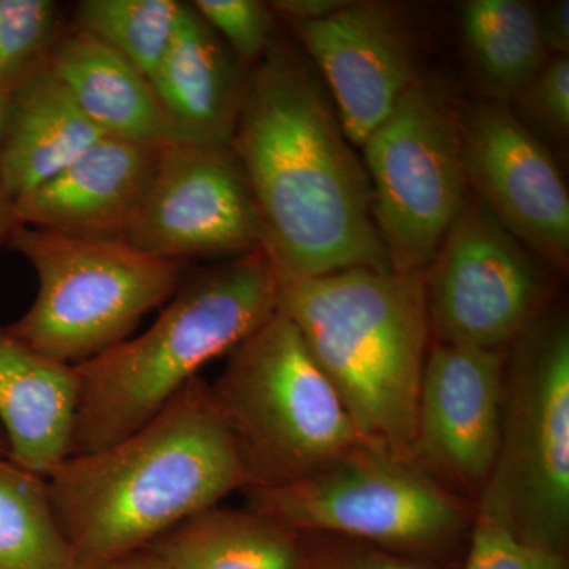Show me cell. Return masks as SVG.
<instances>
[{"label": "cell", "instance_id": "6da1fadb", "mask_svg": "<svg viewBox=\"0 0 569 569\" xmlns=\"http://www.w3.org/2000/svg\"><path fill=\"white\" fill-rule=\"evenodd\" d=\"M230 146L279 282L347 269L392 271L365 163L309 66L279 33L250 69Z\"/></svg>", "mask_w": 569, "mask_h": 569}, {"label": "cell", "instance_id": "7a4b0ae2", "mask_svg": "<svg viewBox=\"0 0 569 569\" xmlns=\"http://www.w3.org/2000/svg\"><path fill=\"white\" fill-rule=\"evenodd\" d=\"M44 479L54 518L84 569L148 549L249 488L200 377L148 425L100 451L70 456Z\"/></svg>", "mask_w": 569, "mask_h": 569}, {"label": "cell", "instance_id": "3957f363", "mask_svg": "<svg viewBox=\"0 0 569 569\" xmlns=\"http://www.w3.org/2000/svg\"><path fill=\"white\" fill-rule=\"evenodd\" d=\"M277 309L298 329L361 440L411 460L432 337L425 274L347 269L288 280L279 282Z\"/></svg>", "mask_w": 569, "mask_h": 569}, {"label": "cell", "instance_id": "277c9868", "mask_svg": "<svg viewBox=\"0 0 569 569\" xmlns=\"http://www.w3.org/2000/svg\"><path fill=\"white\" fill-rule=\"evenodd\" d=\"M277 305L279 279L263 249L187 272L151 328L74 367L70 456L100 451L148 425L206 365L274 316Z\"/></svg>", "mask_w": 569, "mask_h": 569}, {"label": "cell", "instance_id": "5b68a950", "mask_svg": "<svg viewBox=\"0 0 569 569\" xmlns=\"http://www.w3.org/2000/svg\"><path fill=\"white\" fill-rule=\"evenodd\" d=\"M208 388L247 489L291 485L365 443L331 381L279 309L228 355Z\"/></svg>", "mask_w": 569, "mask_h": 569}, {"label": "cell", "instance_id": "8992f818", "mask_svg": "<svg viewBox=\"0 0 569 569\" xmlns=\"http://www.w3.org/2000/svg\"><path fill=\"white\" fill-rule=\"evenodd\" d=\"M244 493L247 509L296 533L358 539L448 568L475 520L473 505L417 463L367 443L291 485Z\"/></svg>", "mask_w": 569, "mask_h": 569}, {"label": "cell", "instance_id": "52a82bcc", "mask_svg": "<svg viewBox=\"0 0 569 569\" xmlns=\"http://www.w3.org/2000/svg\"><path fill=\"white\" fill-rule=\"evenodd\" d=\"M475 511L568 556L569 323L542 312L507 348L500 443Z\"/></svg>", "mask_w": 569, "mask_h": 569}, {"label": "cell", "instance_id": "ba28073f", "mask_svg": "<svg viewBox=\"0 0 569 569\" xmlns=\"http://www.w3.org/2000/svg\"><path fill=\"white\" fill-rule=\"evenodd\" d=\"M7 247L32 266L39 282L32 306L7 328L71 367L130 339L187 274L183 261L151 257L122 239L74 238L20 224Z\"/></svg>", "mask_w": 569, "mask_h": 569}, {"label": "cell", "instance_id": "9c48e42d", "mask_svg": "<svg viewBox=\"0 0 569 569\" xmlns=\"http://www.w3.org/2000/svg\"><path fill=\"white\" fill-rule=\"evenodd\" d=\"M361 148L391 269L425 274L468 198L459 123L417 82Z\"/></svg>", "mask_w": 569, "mask_h": 569}, {"label": "cell", "instance_id": "30bf717a", "mask_svg": "<svg viewBox=\"0 0 569 569\" xmlns=\"http://www.w3.org/2000/svg\"><path fill=\"white\" fill-rule=\"evenodd\" d=\"M539 261L477 197L467 198L425 272L436 342L511 346L545 312Z\"/></svg>", "mask_w": 569, "mask_h": 569}, {"label": "cell", "instance_id": "8fae6325", "mask_svg": "<svg viewBox=\"0 0 569 569\" xmlns=\"http://www.w3.org/2000/svg\"><path fill=\"white\" fill-rule=\"evenodd\" d=\"M123 241L183 263L264 250L260 213L233 148L183 141L164 146Z\"/></svg>", "mask_w": 569, "mask_h": 569}, {"label": "cell", "instance_id": "7c38bea8", "mask_svg": "<svg viewBox=\"0 0 569 569\" xmlns=\"http://www.w3.org/2000/svg\"><path fill=\"white\" fill-rule=\"evenodd\" d=\"M505 362L507 348L433 342L422 373L411 460L473 507L500 443Z\"/></svg>", "mask_w": 569, "mask_h": 569}, {"label": "cell", "instance_id": "4fadbf2b", "mask_svg": "<svg viewBox=\"0 0 569 569\" xmlns=\"http://www.w3.org/2000/svg\"><path fill=\"white\" fill-rule=\"evenodd\" d=\"M468 189L539 260L569 263V193L546 142L508 103L490 100L460 123Z\"/></svg>", "mask_w": 569, "mask_h": 569}, {"label": "cell", "instance_id": "5bb4252c", "mask_svg": "<svg viewBox=\"0 0 569 569\" xmlns=\"http://www.w3.org/2000/svg\"><path fill=\"white\" fill-rule=\"evenodd\" d=\"M290 28L323 74L348 141L361 148L418 82L406 21L389 3L348 0L323 20Z\"/></svg>", "mask_w": 569, "mask_h": 569}, {"label": "cell", "instance_id": "9a60e30c", "mask_svg": "<svg viewBox=\"0 0 569 569\" xmlns=\"http://www.w3.org/2000/svg\"><path fill=\"white\" fill-rule=\"evenodd\" d=\"M163 148L100 138L66 170L20 198L14 203L18 220L74 238L123 241L144 203Z\"/></svg>", "mask_w": 569, "mask_h": 569}, {"label": "cell", "instance_id": "2e32d148", "mask_svg": "<svg viewBox=\"0 0 569 569\" xmlns=\"http://www.w3.org/2000/svg\"><path fill=\"white\" fill-rule=\"evenodd\" d=\"M249 74V67L186 3L170 48L149 81L183 141L230 146Z\"/></svg>", "mask_w": 569, "mask_h": 569}, {"label": "cell", "instance_id": "e0dca14e", "mask_svg": "<svg viewBox=\"0 0 569 569\" xmlns=\"http://www.w3.org/2000/svg\"><path fill=\"white\" fill-rule=\"evenodd\" d=\"M103 138L48 62L3 93L0 179L17 203Z\"/></svg>", "mask_w": 569, "mask_h": 569}, {"label": "cell", "instance_id": "ac0fdd59", "mask_svg": "<svg viewBox=\"0 0 569 569\" xmlns=\"http://www.w3.org/2000/svg\"><path fill=\"white\" fill-rule=\"evenodd\" d=\"M77 402L74 367L39 353L0 325V429L11 462L44 478L69 458Z\"/></svg>", "mask_w": 569, "mask_h": 569}, {"label": "cell", "instance_id": "d6986e66", "mask_svg": "<svg viewBox=\"0 0 569 569\" xmlns=\"http://www.w3.org/2000/svg\"><path fill=\"white\" fill-rule=\"evenodd\" d=\"M48 67L103 137L160 148L183 141L149 78L91 33L69 22Z\"/></svg>", "mask_w": 569, "mask_h": 569}, {"label": "cell", "instance_id": "ffe728a7", "mask_svg": "<svg viewBox=\"0 0 569 569\" xmlns=\"http://www.w3.org/2000/svg\"><path fill=\"white\" fill-rule=\"evenodd\" d=\"M148 549L171 569H296L301 537L250 509L212 507Z\"/></svg>", "mask_w": 569, "mask_h": 569}, {"label": "cell", "instance_id": "44dd1931", "mask_svg": "<svg viewBox=\"0 0 569 569\" xmlns=\"http://www.w3.org/2000/svg\"><path fill=\"white\" fill-rule=\"evenodd\" d=\"M463 44L496 102L515 100L548 62L537 7L522 0H470L460 14Z\"/></svg>", "mask_w": 569, "mask_h": 569}, {"label": "cell", "instance_id": "7402d4cb", "mask_svg": "<svg viewBox=\"0 0 569 569\" xmlns=\"http://www.w3.org/2000/svg\"><path fill=\"white\" fill-rule=\"evenodd\" d=\"M0 569H84L62 533L47 479L0 459Z\"/></svg>", "mask_w": 569, "mask_h": 569}, {"label": "cell", "instance_id": "603a6c76", "mask_svg": "<svg viewBox=\"0 0 569 569\" xmlns=\"http://www.w3.org/2000/svg\"><path fill=\"white\" fill-rule=\"evenodd\" d=\"M183 6L179 0H81L69 22L149 78L170 48Z\"/></svg>", "mask_w": 569, "mask_h": 569}, {"label": "cell", "instance_id": "cb8c5ba5", "mask_svg": "<svg viewBox=\"0 0 569 569\" xmlns=\"http://www.w3.org/2000/svg\"><path fill=\"white\" fill-rule=\"evenodd\" d=\"M69 26L52 0H0V93L48 62Z\"/></svg>", "mask_w": 569, "mask_h": 569}, {"label": "cell", "instance_id": "d4e9b609", "mask_svg": "<svg viewBox=\"0 0 569 569\" xmlns=\"http://www.w3.org/2000/svg\"><path fill=\"white\" fill-rule=\"evenodd\" d=\"M190 6L249 69L263 59L277 37V18L269 2L194 0Z\"/></svg>", "mask_w": 569, "mask_h": 569}, {"label": "cell", "instance_id": "484cf974", "mask_svg": "<svg viewBox=\"0 0 569 569\" xmlns=\"http://www.w3.org/2000/svg\"><path fill=\"white\" fill-rule=\"evenodd\" d=\"M460 569H568V556L522 541L475 511Z\"/></svg>", "mask_w": 569, "mask_h": 569}, {"label": "cell", "instance_id": "4316f807", "mask_svg": "<svg viewBox=\"0 0 569 569\" xmlns=\"http://www.w3.org/2000/svg\"><path fill=\"white\" fill-rule=\"evenodd\" d=\"M516 116L531 132L553 140H567L569 133V58L552 56L537 77L516 97ZM538 134V133H537Z\"/></svg>", "mask_w": 569, "mask_h": 569}, {"label": "cell", "instance_id": "83f0119b", "mask_svg": "<svg viewBox=\"0 0 569 569\" xmlns=\"http://www.w3.org/2000/svg\"><path fill=\"white\" fill-rule=\"evenodd\" d=\"M301 557L296 569H452L328 533H299Z\"/></svg>", "mask_w": 569, "mask_h": 569}, {"label": "cell", "instance_id": "f1b7e54d", "mask_svg": "<svg viewBox=\"0 0 569 569\" xmlns=\"http://www.w3.org/2000/svg\"><path fill=\"white\" fill-rule=\"evenodd\" d=\"M539 11V28L546 50L552 56H569V2L557 0Z\"/></svg>", "mask_w": 569, "mask_h": 569}, {"label": "cell", "instance_id": "f546056e", "mask_svg": "<svg viewBox=\"0 0 569 569\" xmlns=\"http://www.w3.org/2000/svg\"><path fill=\"white\" fill-rule=\"evenodd\" d=\"M346 6L347 0H276V2H269L276 18L287 21L288 24L323 20Z\"/></svg>", "mask_w": 569, "mask_h": 569}, {"label": "cell", "instance_id": "4dcf8cb0", "mask_svg": "<svg viewBox=\"0 0 569 569\" xmlns=\"http://www.w3.org/2000/svg\"><path fill=\"white\" fill-rule=\"evenodd\" d=\"M89 569H171L157 553L151 549L138 550V552L129 553V556L121 557L108 561V563L100 565V567Z\"/></svg>", "mask_w": 569, "mask_h": 569}, {"label": "cell", "instance_id": "1f68e13d", "mask_svg": "<svg viewBox=\"0 0 569 569\" xmlns=\"http://www.w3.org/2000/svg\"><path fill=\"white\" fill-rule=\"evenodd\" d=\"M3 93H0V110H2ZM18 220L17 206L11 200L10 194L3 189L2 179H0V249L9 246L11 234L20 227Z\"/></svg>", "mask_w": 569, "mask_h": 569}, {"label": "cell", "instance_id": "d6a6232c", "mask_svg": "<svg viewBox=\"0 0 569 569\" xmlns=\"http://www.w3.org/2000/svg\"><path fill=\"white\" fill-rule=\"evenodd\" d=\"M9 458V445H7L6 436L0 429V459Z\"/></svg>", "mask_w": 569, "mask_h": 569}]
</instances>
